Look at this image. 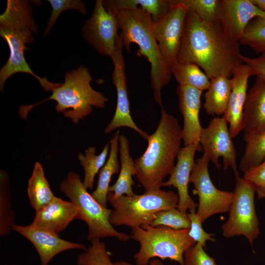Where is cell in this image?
I'll list each match as a JSON object with an SVG mask.
<instances>
[{
  "mask_svg": "<svg viewBox=\"0 0 265 265\" xmlns=\"http://www.w3.org/2000/svg\"><path fill=\"white\" fill-rule=\"evenodd\" d=\"M240 44L226 34L219 20L207 21L188 11L177 62L196 64L210 80L220 76L229 78L235 68L243 64Z\"/></svg>",
  "mask_w": 265,
  "mask_h": 265,
  "instance_id": "6da1fadb",
  "label": "cell"
},
{
  "mask_svg": "<svg viewBox=\"0 0 265 265\" xmlns=\"http://www.w3.org/2000/svg\"><path fill=\"white\" fill-rule=\"evenodd\" d=\"M30 3L28 0H8L6 9L0 16V35L10 50L9 58L0 70L1 91L7 79L19 73L33 76L46 92L51 91L57 84L34 74L26 60L24 53L28 50L26 45L33 43L34 35L38 31Z\"/></svg>",
  "mask_w": 265,
  "mask_h": 265,
  "instance_id": "7a4b0ae2",
  "label": "cell"
},
{
  "mask_svg": "<svg viewBox=\"0 0 265 265\" xmlns=\"http://www.w3.org/2000/svg\"><path fill=\"white\" fill-rule=\"evenodd\" d=\"M147 139L145 151L134 161V176L145 191L160 188L170 174L181 149L182 129L178 119L161 107L158 126Z\"/></svg>",
  "mask_w": 265,
  "mask_h": 265,
  "instance_id": "3957f363",
  "label": "cell"
},
{
  "mask_svg": "<svg viewBox=\"0 0 265 265\" xmlns=\"http://www.w3.org/2000/svg\"><path fill=\"white\" fill-rule=\"evenodd\" d=\"M115 13L118 21L123 47L130 52V45L139 47L136 54L146 58L151 64V86L156 102L162 107L161 89L170 81L171 68L160 53L153 30L151 16L141 8L124 10Z\"/></svg>",
  "mask_w": 265,
  "mask_h": 265,
  "instance_id": "277c9868",
  "label": "cell"
},
{
  "mask_svg": "<svg viewBox=\"0 0 265 265\" xmlns=\"http://www.w3.org/2000/svg\"><path fill=\"white\" fill-rule=\"evenodd\" d=\"M93 80L89 69L80 65L76 69L66 72L64 82L59 83L53 88L49 97L34 105L21 106L19 114L26 119L34 107L53 100L56 102L55 108L58 112L78 123L80 119L91 113L93 106L102 108L108 102L103 94L91 87L90 83Z\"/></svg>",
  "mask_w": 265,
  "mask_h": 265,
  "instance_id": "5b68a950",
  "label": "cell"
},
{
  "mask_svg": "<svg viewBox=\"0 0 265 265\" xmlns=\"http://www.w3.org/2000/svg\"><path fill=\"white\" fill-rule=\"evenodd\" d=\"M188 232L189 229L149 225L132 229L131 238L139 244L133 256L136 265H148L153 259H169L183 265L185 252L196 243Z\"/></svg>",
  "mask_w": 265,
  "mask_h": 265,
  "instance_id": "8992f818",
  "label": "cell"
},
{
  "mask_svg": "<svg viewBox=\"0 0 265 265\" xmlns=\"http://www.w3.org/2000/svg\"><path fill=\"white\" fill-rule=\"evenodd\" d=\"M59 189L79 209L77 219L86 224L88 240L113 237L120 241H127L131 238L130 235L114 229L109 221L112 209L103 206L93 198L78 174L69 172L60 184Z\"/></svg>",
  "mask_w": 265,
  "mask_h": 265,
  "instance_id": "52a82bcc",
  "label": "cell"
},
{
  "mask_svg": "<svg viewBox=\"0 0 265 265\" xmlns=\"http://www.w3.org/2000/svg\"><path fill=\"white\" fill-rule=\"evenodd\" d=\"M108 202L112 207L109 216L111 224L132 229L151 225L156 213L177 208L179 197L174 191L158 188L140 195H122Z\"/></svg>",
  "mask_w": 265,
  "mask_h": 265,
  "instance_id": "ba28073f",
  "label": "cell"
},
{
  "mask_svg": "<svg viewBox=\"0 0 265 265\" xmlns=\"http://www.w3.org/2000/svg\"><path fill=\"white\" fill-rule=\"evenodd\" d=\"M236 185L227 220L221 226L226 238L243 236L252 245L260 235L259 220L255 207V186L239 176L235 177Z\"/></svg>",
  "mask_w": 265,
  "mask_h": 265,
  "instance_id": "9c48e42d",
  "label": "cell"
},
{
  "mask_svg": "<svg viewBox=\"0 0 265 265\" xmlns=\"http://www.w3.org/2000/svg\"><path fill=\"white\" fill-rule=\"evenodd\" d=\"M210 161L203 153L196 160L189 179L194 186L193 192L198 197L196 212L202 223L214 214L229 212L234 196L233 192L219 190L214 186L208 170Z\"/></svg>",
  "mask_w": 265,
  "mask_h": 265,
  "instance_id": "30bf717a",
  "label": "cell"
},
{
  "mask_svg": "<svg viewBox=\"0 0 265 265\" xmlns=\"http://www.w3.org/2000/svg\"><path fill=\"white\" fill-rule=\"evenodd\" d=\"M228 122L223 116L213 118L208 126L203 128L199 142L205 154L215 166H221L218 158H222L223 170L231 167L235 176H239L237 165V153L232 141Z\"/></svg>",
  "mask_w": 265,
  "mask_h": 265,
  "instance_id": "8fae6325",
  "label": "cell"
},
{
  "mask_svg": "<svg viewBox=\"0 0 265 265\" xmlns=\"http://www.w3.org/2000/svg\"><path fill=\"white\" fill-rule=\"evenodd\" d=\"M119 29L116 14L105 8L103 0H97L90 17L83 26L84 38L99 53L110 57L116 49Z\"/></svg>",
  "mask_w": 265,
  "mask_h": 265,
  "instance_id": "7c38bea8",
  "label": "cell"
},
{
  "mask_svg": "<svg viewBox=\"0 0 265 265\" xmlns=\"http://www.w3.org/2000/svg\"><path fill=\"white\" fill-rule=\"evenodd\" d=\"M167 14L154 22L153 30L165 62L171 67L177 62L187 10L177 0H170Z\"/></svg>",
  "mask_w": 265,
  "mask_h": 265,
  "instance_id": "4fadbf2b",
  "label": "cell"
},
{
  "mask_svg": "<svg viewBox=\"0 0 265 265\" xmlns=\"http://www.w3.org/2000/svg\"><path fill=\"white\" fill-rule=\"evenodd\" d=\"M123 48L122 38L120 33L116 50L110 56L114 66L112 81L116 90V107L114 116L104 132L105 133H109L117 128L126 127L133 130L141 136L147 139L148 134L136 125L131 115Z\"/></svg>",
  "mask_w": 265,
  "mask_h": 265,
  "instance_id": "5bb4252c",
  "label": "cell"
},
{
  "mask_svg": "<svg viewBox=\"0 0 265 265\" xmlns=\"http://www.w3.org/2000/svg\"><path fill=\"white\" fill-rule=\"evenodd\" d=\"M12 229L31 242L35 248L40 265H49L53 259L59 253L69 250L85 251L86 246L81 243L65 240L58 234L35 226L14 224Z\"/></svg>",
  "mask_w": 265,
  "mask_h": 265,
  "instance_id": "9a60e30c",
  "label": "cell"
},
{
  "mask_svg": "<svg viewBox=\"0 0 265 265\" xmlns=\"http://www.w3.org/2000/svg\"><path fill=\"white\" fill-rule=\"evenodd\" d=\"M203 149L200 142H195L182 148L177 156V161L168 180L163 182L162 186H173L177 189L179 202L177 209L185 213L192 209H196L195 204L188 192V184L191 173L195 164L196 151Z\"/></svg>",
  "mask_w": 265,
  "mask_h": 265,
  "instance_id": "2e32d148",
  "label": "cell"
},
{
  "mask_svg": "<svg viewBox=\"0 0 265 265\" xmlns=\"http://www.w3.org/2000/svg\"><path fill=\"white\" fill-rule=\"evenodd\" d=\"M265 12L251 0H220L218 20L226 34L239 42L249 23Z\"/></svg>",
  "mask_w": 265,
  "mask_h": 265,
  "instance_id": "e0dca14e",
  "label": "cell"
},
{
  "mask_svg": "<svg viewBox=\"0 0 265 265\" xmlns=\"http://www.w3.org/2000/svg\"><path fill=\"white\" fill-rule=\"evenodd\" d=\"M250 67L245 64L237 66L231 79L232 90L227 109L223 117L229 124L232 138L242 131V120L244 106L247 96L248 80L252 76Z\"/></svg>",
  "mask_w": 265,
  "mask_h": 265,
  "instance_id": "ac0fdd59",
  "label": "cell"
},
{
  "mask_svg": "<svg viewBox=\"0 0 265 265\" xmlns=\"http://www.w3.org/2000/svg\"><path fill=\"white\" fill-rule=\"evenodd\" d=\"M176 92L179 109L184 119L182 139L185 146L199 142L203 129L199 120L202 91L190 86L179 85Z\"/></svg>",
  "mask_w": 265,
  "mask_h": 265,
  "instance_id": "d6986e66",
  "label": "cell"
},
{
  "mask_svg": "<svg viewBox=\"0 0 265 265\" xmlns=\"http://www.w3.org/2000/svg\"><path fill=\"white\" fill-rule=\"evenodd\" d=\"M79 209L71 201L56 197L35 212L32 225L58 234L74 220L77 219Z\"/></svg>",
  "mask_w": 265,
  "mask_h": 265,
  "instance_id": "ffe728a7",
  "label": "cell"
},
{
  "mask_svg": "<svg viewBox=\"0 0 265 265\" xmlns=\"http://www.w3.org/2000/svg\"><path fill=\"white\" fill-rule=\"evenodd\" d=\"M265 130V80L257 77L247 93L243 112L242 131L253 135Z\"/></svg>",
  "mask_w": 265,
  "mask_h": 265,
  "instance_id": "44dd1931",
  "label": "cell"
},
{
  "mask_svg": "<svg viewBox=\"0 0 265 265\" xmlns=\"http://www.w3.org/2000/svg\"><path fill=\"white\" fill-rule=\"evenodd\" d=\"M120 171L115 183L109 187L107 201L114 200L122 195H134L132 187L134 184L132 176H134V161L130 154L129 142L126 136L120 134L119 138Z\"/></svg>",
  "mask_w": 265,
  "mask_h": 265,
  "instance_id": "7402d4cb",
  "label": "cell"
},
{
  "mask_svg": "<svg viewBox=\"0 0 265 265\" xmlns=\"http://www.w3.org/2000/svg\"><path fill=\"white\" fill-rule=\"evenodd\" d=\"M120 132L118 130L111 139L108 158L99 171L97 186L91 194L93 198L101 205L107 207L109 184L112 176L118 173L119 164L118 158V143Z\"/></svg>",
  "mask_w": 265,
  "mask_h": 265,
  "instance_id": "603a6c76",
  "label": "cell"
},
{
  "mask_svg": "<svg viewBox=\"0 0 265 265\" xmlns=\"http://www.w3.org/2000/svg\"><path fill=\"white\" fill-rule=\"evenodd\" d=\"M231 90L229 78L220 76L211 79L210 86L204 94V108L206 113L223 115L228 106Z\"/></svg>",
  "mask_w": 265,
  "mask_h": 265,
  "instance_id": "cb8c5ba5",
  "label": "cell"
},
{
  "mask_svg": "<svg viewBox=\"0 0 265 265\" xmlns=\"http://www.w3.org/2000/svg\"><path fill=\"white\" fill-rule=\"evenodd\" d=\"M105 8L109 11H117L141 8L151 16L154 22L163 18L168 12L170 0H104Z\"/></svg>",
  "mask_w": 265,
  "mask_h": 265,
  "instance_id": "d4e9b609",
  "label": "cell"
},
{
  "mask_svg": "<svg viewBox=\"0 0 265 265\" xmlns=\"http://www.w3.org/2000/svg\"><path fill=\"white\" fill-rule=\"evenodd\" d=\"M27 192L30 205L36 211L39 210L55 197L45 177L41 163H35L28 182Z\"/></svg>",
  "mask_w": 265,
  "mask_h": 265,
  "instance_id": "484cf974",
  "label": "cell"
},
{
  "mask_svg": "<svg viewBox=\"0 0 265 265\" xmlns=\"http://www.w3.org/2000/svg\"><path fill=\"white\" fill-rule=\"evenodd\" d=\"M171 70L179 85L190 86L202 91L207 90L210 86V80L196 64L177 62L171 67Z\"/></svg>",
  "mask_w": 265,
  "mask_h": 265,
  "instance_id": "4316f807",
  "label": "cell"
},
{
  "mask_svg": "<svg viewBox=\"0 0 265 265\" xmlns=\"http://www.w3.org/2000/svg\"><path fill=\"white\" fill-rule=\"evenodd\" d=\"M243 139L245 148L239 169L244 174L265 159V130L255 134H244Z\"/></svg>",
  "mask_w": 265,
  "mask_h": 265,
  "instance_id": "83f0119b",
  "label": "cell"
},
{
  "mask_svg": "<svg viewBox=\"0 0 265 265\" xmlns=\"http://www.w3.org/2000/svg\"><path fill=\"white\" fill-rule=\"evenodd\" d=\"M110 149L109 143H107L101 153L96 154V149L89 147L85 150V154L80 153L78 159L84 170L82 181L86 189H92L96 175L100 171L106 162V159Z\"/></svg>",
  "mask_w": 265,
  "mask_h": 265,
  "instance_id": "f1b7e54d",
  "label": "cell"
},
{
  "mask_svg": "<svg viewBox=\"0 0 265 265\" xmlns=\"http://www.w3.org/2000/svg\"><path fill=\"white\" fill-rule=\"evenodd\" d=\"M15 213L11 203L10 188L6 172H0V235H7L15 224Z\"/></svg>",
  "mask_w": 265,
  "mask_h": 265,
  "instance_id": "f546056e",
  "label": "cell"
},
{
  "mask_svg": "<svg viewBox=\"0 0 265 265\" xmlns=\"http://www.w3.org/2000/svg\"><path fill=\"white\" fill-rule=\"evenodd\" d=\"M239 43L257 53L265 51V17H256L249 23Z\"/></svg>",
  "mask_w": 265,
  "mask_h": 265,
  "instance_id": "4dcf8cb0",
  "label": "cell"
},
{
  "mask_svg": "<svg viewBox=\"0 0 265 265\" xmlns=\"http://www.w3.org/2000/svg\"><path fill=\"white\" fill-rule=\"evenodd\" d=\"M78 265H112L110 253L100 239L91 241L90 246L80 253L77 260Z\"/></svg>",
  "mask_w": 265,
  "mask_h": 265,
  "instance_id": "1f68e13d",
  "label": "cell"
},
{
  "mask_svg": "<svg viewBox=\"0 0 265 265\" xmlns=\"http://www.w3.org/2000/svg\"><path fill=\"white\" fill-rule=\"evenodd\" d=\"M151 226H164L175 230L187 229L190 228V221L187 213L173 208L156 213Z\"/></svg>",
  "mask_w": 265,
  "mask_h": 265,
  "instance_id": "d6a6232c",
  "label": "cell"
},
{
  "mask_svg": "<svg viewBox=\"0 0 265 265\" xmlns=\"http://www.w3.org/2000/svg\"><path fill=\"white\" fill-rule=\"evenodd\" d=\"M188 11L207 21L218 20L220 0H177Z\"/></svg>",
  "mask_w": 265,
  "mask_h": 265,
  "instance_id": "836d02e7",
  "label": "cell"
},
{
  "mask_svg": "<svg viewBox=\"0 0 265 265\" xmlns=\"http://www.w3.org/2000/svg\"><path fill=\"white\" fill-rule=\"evenodd\" d=\"M52 8L51 15L48 20L47 25L44 31L47 36L51 31L59 16L63 11L75 9L81 14H86L84 3L80 0H47Z\"/></svg>",
  "mask_w": 265,
  "mask_h": 265,
  "instance_id": "e575fe53",
  "label": "cell"
},
{
  "mask_svg": "<svg viewBox=\"0 0 265 265\" xmlns=\"http://www.w3.org/2000/svg\"><path fill=\"white\" fill-rule=\"evenodd\" d=\"M187 215L190 221L188 234L196 243H201L204 247L208 240L214 241L213 234L206 232L202 226V222L197 214L196 209L189 210Z\"/></svg>",
  "mask_w": 265,
  "mask_h": 265,
  "instance_id": "d590c367",
  "label": "cell"
},
{
  "mask_svg": "<svg viewBox=\"0 0 265 265\" xmlns=\"http://www.w3.org/2000/svg\"><path fill=\"white\" fill-rule=\"evenodd\" d=\"M199 243L189 248L185 253L183 265H217L214 259L209 256Z\"/></svg>",
  "mask_w": 265,
  "mask_h": 265,
  "instance_id": "8d00e7d4",
  "label": "cell"
},
{
  "mask_svg": "<svg viewBox=\"0 0 265 265\" xmlns=\"http://www.w3.org/2000/svg\"><path fill=\"white\" fill-rule=\"evenodd\" d=\"M243 178L255 186L258 199L265 198V159L244 173Z\"/></svg>",
  "mask_w": 265,
  "mask_h": 265,
  "instance_id": "74e56055",
  "label": "cell"
},
{
  "mask_svg": "<svg viewBox=\"0 0 265 265\" xmlns=\"http://www.w3.org/2000/svg\"><path fill=\"white\" fill-rule=\"evenodd\" d=\"M244 64L247 65L251 70L252 75L265 80V51L254 58L242 55Z\"/></svg>",
  "mask_w": 265,
  "mask_h": 265,
  "instance_id": "f35d334b",
  "label": "cell"
},
{
  "mask_svg": "<svg viewBox=\"0 0 265 265\" xmlns=\"http://www.w3.org/2000/svg\"><path fill=\"white\" fill-rule=\"evenodd\" d=\"M112 265H133L129 262L125 261H120L113 263ZM148 265H164L162 262L159 259H153L151 260Z\"/></svg>",
  "mask_w": 265,
  "mask_h": 265,
  "instance_id": "ab89813d",
  "label": "cell"
},
{
  "mask_svg": "<svg viewBox=\"0 0 265 265\" xmlns=\"http://www.w3.org/2000/svg\"><path fill=\"white\" fill-rule=\"evenodd\" d=\"M259 8L265 12V0H251Z\"/></svg>",
  "mask_w": 265,
  "mask_h": 265,
  "instance_id": "60d3db41",
  "label": "cell"
}]
</instances>
